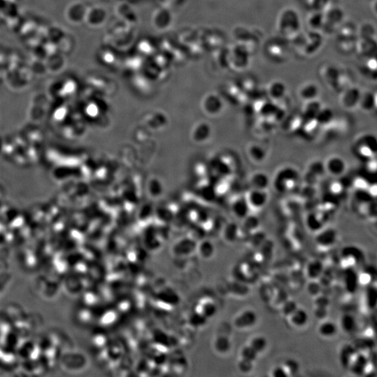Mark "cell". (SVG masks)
<instances>
[{"mask_svg": "<svg viewBox=\"0 0 377 377\" xmlns=\"http://www.w3.org/2000/svg\"><path fill=\"white\" fill-rule=\"evenodd\" d=\"M324 40V34L321 32L307 30L302 31L289 43L298 57L307 58L317 53L323 46Z\"/></svg>", "mask_w": 377, "mask_h": 377, "instance_id": "cell-1", "label": "cell"}, {"mask_svg": "<svg viewBox=\"0 0 377 377\" xmlns=\"http://www.w3.org/2000/svg\"><path fill=\"white\" fill-rule=\"evenodd\" d=\"M276 27L279 36L291 41L302 32L299 13L293 7L282 9L277 17Z\"/></svg>", "mask_w": 377, "mask_h": 377, "instance_id": "cell-2", "label": "cell"}, {"mask_svg": "<svg viewBox=\"0 0 377 377\" xmlns=\"http://www.w3.org/2000/svg\"><path fill=\"white\" fill-rule=\"evenodd\" d=\"M290 48L289 41L278 35L267 40L263 46V52L271 63L279 65L289 60Z\"/></svg>", "mask_w": 377, "mask_h": 377, "instance_id": "cell-3", "label": "cell"}, {"mask_svg": "<svg viewBox=\"0 0 377 377\" xmlns=\"http://www.w3.org/2000/svg\"><path fill=\"white\" fill-rule=\"evenodd\" d=\"M322 12L324 14L322 33L329 35L336 33L339 27L344 22L345 15L343 9L331 3Z\"/></svg>", "mask_w": 377, "mask_h": 377, "instance_id": "cell-4", "label": "cell"}, {"mask_svg": "<svg viewBox=\"0 0 377 377\" xmlns=\"http://www.w3.org/2000/svg\"><path fill=\"white\" fill-rule=\"evenodd\" d=\"M298 179L299 174L294 167L282 168L275 177V188L279 192H287L295 187Z\"/></svg>", "mask_w": 377, "mask_h": 377, "instance_id": "cell-5", "label": "cell"}, {"mask_svg": "<svg viewBox=\"0 0 377 377\" xmlns=\"http://www.w3.org/2000/svg\"><path fill=\"white\" fill-rule=\"evenodd\" d=\"M342 70L343 69L338 65L327 63L320 65L318 69V74L321 81L333 90Z\"/></svg>", "mask_w": 377, "mask_h": 377, "instance_id": "cell-6", "label": "cell"}, {"mask_svg": "<svg viewBox=\"0 0 377 377\" xmlns=\"http://www.w3.org/2000/svg\"><path fill=\"white\" fill-rule=\"evenodd\" d=\"M376 139L372 135H365L357 142L356 152L360 157L371 160L376 155Z\"/></svg>", "mask_w": 377, "mask_h": 377, "instance_id": "cell-7", "label": "cell"}, {"mask_svg": "<svg viewBox=\"0 0 377 377\" xmlns=\"http://www.w3.org/2000/svg\"><path fill=\"white\" fill-rule=\"evenodd\" d=\"M362 91L359 87L351 85L340 93V103L344 109L353 110L358 107Z\"/></svg>", "mask_w": 377, "mask_h": 377, "instance_id": "cell-8", "label": "cell"}, {"mask_svg": "<svg viewBox=\"0 0 377 377\" xmlns=\"http://www.w3.org/2000/svg\"><path fill=\"white\" fill-rule=\"evenodd\" d=\"M377 48V39L373 38L358 37L356 41V52L362 59L376 56Z\"/></svg>", "mask_w": 377, "mask_h": 377, "instance_id": "cell-9", "label": "cell"}, {"mask_svg": "<svg viewBox=\"0 0 377 377\" xmlns=\"http://www.w3.org/2000/svg\"><path fill=\"white\" fill-rule=\"evenodd\" d=\"M251 56L245 49L236 45L231 52L229 64L236 71H244L249 66Z\"/></svg>", "mask_w": 377, "mask_h": 377, "instance_id": "cell-10", "label": "cell"}, {"mask_svg": "<svg viewBox=\"0 0 377 377\" xmlns=\"http://www.w3.org/2000/svg\"><path fill=\"white\" fill-rule=\"evenodd\" d=\"M370 362L368 358V355L365 353L357 351L350 365H349V370L351 374L356 376H365L367 371H368Z\"/></svg>", "mask_w": 377, "mask_h": 377, "instance_id": "cell-11", "label": "cell"}, {"mask_svg": "<svg viewBox=\"0 0 377 377\" xmlns=\"http://www.w3.org/2000/svg\"><path fill=\"white\" fill-rule=\"evenodd\" d=\"M287 87L283 81L275 80L270 82L265 89V94L271 101L279 103L285 99L287 94Z\"/></svg>", "mask_w": 377, "mask_h": 377, "instance_id": "cell-12", "label": "cell"}, {"mask_svg": "<svg viewBox=\"0 0 377 377\" xmlns=\"http://www.w3.org/2000/svg\"><path fill=\"white\" fill-rule=\"evenodd\" d=\"M343 283L345 290L349 294H354L360 284V277L354 267L349 265L343 271Z\"/></svg>", "mask_w": 377, "mask_h": 377, "instance_id": "cell-13", "label": "cell"}, {"mask_svg": "<svg viewBox=\"0 0 377 377\" xmlns=\"http://www.w3.org/2000/svg\"><path fill=\"white\" fill-rule=\"evenodd\" d=\"M325 164L326 171L333 177H340L345 174L347 162L340 156L332 155L328 158Z\"/></svg>", "mask_w": 377, "mask_h": 377, "instance_id": "cell-14", "label": "cell"}, {"mask_svg": "<svg viewBox=\"0 0 377 377\" xmlns=\"http://www.w3.org/2000/svg\"><path fill=\"white\" fill-rule=\"evenodd\" d=\"M268 198L267 190L251 189L247 194L246 200L250 209H260L265 206L268 201Z\"/></svg>", "mask_w": 377, "mask_h": 377, "instance_id": "cell-15", "label": "cell"}, {"mask_svg": "<svg viewBox=\"0 0 377 377\" xmlns=\"http://www.w3.org/2000/svg\"><path fill=\"white\" fill-rule=\"evenodd\" d=\"M257 320V314L254 310L246 309L236 315L233 324L237 329L244 330L254 327Z\"/></svg>", "mask_w": 377, "mask_h": 377, "instance_id": "cell-16", "label": "cell"}, {"mask_svg": "<svg viewBox=\"0 0 377 377\" xmlns=\"http://www.w3.org/2000/svg\"><path fill=\"white\" fill-rule=\"evenodd\" d=\"M320 92V87L316 82L307 81L298 87V95L302 101L305 102L318 99Z\"/></svg>", "mask_w": 377, "mask_h": 377, "instance_id": "cell-17", "label": "cell"}, {"mask_svg": "<svg viewBox=\"0 0 377 377\" xmlns=\"http://www.w3.org/2000/svg\"><path fill=\"white\" fill-rule=\"evenodd\" d=\"M338 234L333 228L322 229L317 232L315 241L316 245L323 248H329L335 245L338 241Z\"/></svg>", "mask_w": 377, "mask_h": 377, "instance_id": "cell-18", "label": "cell"}, {"mask_svg": "<svg viewBox=\"0 0 377 377\" xmlns=\"http://www.w3.org/2000/svg\"><path fill=\"white\" fill-rule=\"evenodd\" d=\"M342 259L351 263H361L365 260L363 251L360 247L354 245H347L343 247L340 252Z\"/></svg>", "mask_w": 377, "mask_h": 377, "instance_id": "cell-19", "label": "cell"}, {"mask_svg": "<svg viewBox=\"0 0 377 377\" xmlns=\"http://www.w3.org/2000/svg\"><path fill=\"white\" fill-rule=\"evenodd\" d=\"M307 30L316 31L322 33L324 26V14L322 12L310 11L305 20Z\"/></svg>", "mask_w": 377, "mask_h": 377, "instance_id": "cell-20", "label": "cell"}, {"mask_svg": "<svg viewBox=\"0 0 377 377\" xmlns=\"http://www.w3.org/2000/svg\"><path fill=\"white\" fill-rule=\"evenodd\" d=\"M325 269V264L321 260H311L306 266L305 275L309 280H318Z\"/></svg>", "mask_w": 377, "mask_h": 377, "instance_id": "cell-21", "label": "cell"}, {"mask_svg": "<svg viewBox=\"0 0 377 377\" xmlns=\"http://www.w3.org/2000/svg\"><path fill=\"white\" fill-rule=\"evenodd\" d=\"M358 107L365 112H371L376 108V92L368 90L362 92Z\"/></svg>", "mask_w": 377, "mask_h": 377, "instance_id": "cell-22", "label": "cell"}, {"mask_svg": "<svg viewBox=\"0 0 377 377\" xmlns=\"http://www.w3.org/2000/svg\"><path fill=\"white\" fill-rule=\"evenodd\" d=\"M358 27L353 22H344L336 32V39H356Z\"/></svg>", "mask_w": 377, "mask_h": 377, "instance_id": "cell-23", "label": "cell"}, {"mask_svg": "<svg viewBox=\"0 0 377 377\" xmlns=\"http://www.w3.org/2000/svg\"><path fill=\"white\" fill-rule=\"evenodd\" d=\"M212 347L217 353L225 355L231 351L232 343L227 335H218L213 340Z\"/></svg>", "mask_w": 377, "mask_h": 377, "instance_id": "cell-24", "label": "cell"}, {"mask_svg": "<svg viewBox=\"0 0 377 377\" xmlns=\"http://www.w3.org/2000/svg\"><path fill=\"white\" fill-rule=\"evenodd\" d=\"M249 183L251 189H262L267 190L271 182L269 176L265 173L256 172L251 175Z\"/></svg>", "mask_w": 377, "mask_h": 377, "instance_id": "cell-25", "label": "cell"}, {"mask_svg": "<svg viewBox=\"0 0 377 377\" xmlns=\"http://www.w3.org/2000/svg\"><path fill=\"white\" fill-rule=\"evenodd\" d=\"M365 61L360 66V72L362 75L369 79L376 80V56L365 58Z\"/></svg>", "mask_w": 377, "mask_h": 377, "instance_id": "cell-26", "label": "cell"}, {"mask_svg": "<svg viewBox=\"0 0 377 377\" xmlns=\"http://www.w3.org/2000/svg\"><path fill=\"white\" fill-rule=\"evenodd\" d=\"M322 105L318 99L305 101L302 110V116L307 120H314Z\"/></svg>", "mask_w": 377, "mask_h": 377, "instance_id": "cell-27", "label": "cell"}, {"mask_svg": "<svg viewBox=\"0 0 377 377\" xmlns=\"http://www.w3.org/2000/svg\"><path fill=\"white\" fill-rule=\"evenodd\" d=\"M356 348L353 344H344L340 352V361L342 367L349 368L351 360L357 352Z\"/></svg>", "mask_w": 377, "mask_h": 377, "instance_id": "cell-28", "label": "cell"}, {"mask_svg": "<svg viewBox=\"0 0 377 377\" xmlns=\"http://www.w3.org/2000/svg\"><path fill=\"white\" fill-rule=\"evenodd\" d=\"M291 324L293 327L302 328L305 327L309 321V314L306 309L298 307L291 316H289Z\"/></svg>", "mask_w": 377, "mask_h": 377, "instance_id": "cell-29", "label": "cell"}, {"mask_svg": "<svg viewBox=\"0 0 377 377\" xmlns=\"http://www.w3.org/2000/svg\"><path fill=\"white\" fill-rule=\"evenodd\" d=\"M340 327L344 333L351 334L358 329V320L350 313H345L340 318Z\"/></svg>", "mask_w": 377, "mask_h": 377, "instance_id": "cell-30", "label": "cell"}, {"mask_svg": "<svg viewBox=\"0 0 377 377\" xmlns=\"http://www.w3.org/2000/svg\"><path fill=\"white\" fill-rule=\"evenodd\" d=\"M335 114L332 109L328 106L322 105L321 109L318 111V114L316 115L315 120L318 125L325 127L330 125L334 120Z\"/></svg>", "mask_w": 377, "mask_h": 377, "instance_id": "cell-31", "label": "cell"}, {"mask_svg": "<svg viewBox=\"0 0 377 377\" xmlns=\"http://www.w3.org/2000/svg\"><path fill=\"white\" fill-rule=\"evenodd\" d=\"M248 156L255 163H261L266 158V151L258 144H251L248 147Z\"/></svg>", "mask_w": 377, "mask_h": 377, "instance_id": "cell-32", "label": "cell"}, {"mask_svg": "<svg viewBox=\"0 0 377 377\" xmlns=\"http://www.w3.org/2000/svg\"><path fill=\"white\" fill-rule=\"evenodd\" d=\"M306 226L311 232L317 233L324 229V222L323 219L320 218L316 213H309L306 218Z\"/></svg>", "mask_w": 377, "mask_h": 377, "instance_id": "cell-33", "label": "cell"}, {"mask_svg": "<svg viewBox=\"0 0 377 377\" xmlns=\"http://www.w3.org/2000/svg\"><path fill=\"white\" fill-rule=\"evenodd\" d=\"M338 326L332 320H324L318 329L320 336L326 338H333L338 333Z\"/></svg>", "mask_w": 377, "mask_h": 377, "instance_id": "cell-34", "label": "cell"}, {"mask_svg": "<svg viewBox=\"0 0 377 377\" xmlns=\"http://www.w3.org/2000/svg\"><path fill=\"white\" fill-rule=\"evenodd\" d=\"M356 39H336L337 48L344 55H350L355 52L356 49Z\"/></svg>", "mask_w": 377, "mask_h": 377, "instance_id": "cell-35", "label": "cell"}, {"mask_svg": "<svg viewBox=\"0 0 377 377\" xmlns=\"http://www.w3.org/2000/svg\"><path fill=\"white\" fill-rule=\"evenodd\" d=\"M365 304L367 308L373 310L376 308L377 304V289L376 286L369 284L365 289Z\"/></svg>", "mask_w": 377, "mask_h": 377, "instance_id": "cell-36", "label": "cell"}, {"mask_svg": "<svg viewBox=\"0 0 377 377\" xmlns=\"http://www.w3.org/2000/svg\"><path fill=\"white\" fill-rule=\"evenodd\" d=\"M358 37L373 38L376 39V29L374 25L370 23H362L359 27H358Z\"/></svg>", "mask_w": 377, "mask_h": 377, "instance_id": "cell-37", "label": "cell"}, {"mask_svg": "<svg viewBox=\"0 0 377 377\" xmlns=\"http://www.w3.org/2000/svg\"><path fill=\"white\" fill-rule=\"evenodd\" d=\"M249 345L251 348H253L258 354H260V353H263L266 350L267 341L265 337L258 335V336H255L251 339L250 342H249Z\"/></svg>", "mask_w": 377, "mask_h": 377, "instance_id": "cell-38", "label": "cell"}, {"mask_svg": "<svg viewBox=\"0 0 377 377\" xmlns=\"http://www.w3.org/2000/svg\"><path fill=\"white\" fill-rule=\"evenodd\" d=\"M332 0H304V3L309 11H318L323 12Z\"/></svg>", "mask_w": 377, "mask_h": 377, "instance_id": "cell-39", "label": "cell"}, {"mask_svg": "<svg viewBox=\"0 0 377 377\" xmlns=\"http://www.w3.org/2000/svg\"><path fill=\"white\" fill-rule=\"evenodd\" d=\"M311 174H314L316 177H320L323 176L326 171L325 164L324 162L318 161V160H314L309 164L308 166V170Z\"/></svg>", "mask_w": 377, "mask_h": 377, "instance_id": "cell-40", "label": "cell"}, {"mask_svg": "<svg viewBox=\"0 0 377 377\" xmlns=\"http://www.w3.org/2000/svg\"><path fill=\"white\" fill-rule=\"evenodd\" d=\"M258 355L259 354L249 344L242 348L241 351H240V358L253 362L257 360Z\"/></svg>", "mask_w": 377, "mask_h": 377, "instance_id": "cell-41", "label": "cell"}, {"mask_svg": "<svg viewBox=\"0 0 377 377\" xmlns=\"http://www.w3.org/2000/svg\"><path fill=\"white\" fill-rule=\"evenodd\" d=\"M259 220L255 216H247L245 218V223H244V228L245 230L250 235L256 231L259 226Z\"/></svg>", "mask_w": 377, "mask_h": 377, "instance_id": "cell-42", "label": "cell"}, {"mask_svg": "<svg viewBox=\"0 0 377 377\" xmlns=\"http://www.w3.org/2000/svg\"><path fill=\"white\" fill-rule=\"evenodd\" d=\"M299 306L298 305L296 301L294 300L287 299L282 303V314L287 317H289L295 311L298 309Z\"/></svg>", "mask_w": 377, "mask_h": 377, "instance_id": "cell-43", "label": "cell"}, {"mask_svg": "<svg viewBox=\"0 0 377 377\" xmlns=\"http://www.w3.org/2000/svg\"><path fill=\"white\" fill-rule=\"evenodd\" d=\"M324 287L318 280H310L307 284V291L309 296L316 297L322 293Z\"/></svg>", "mask_w": 377, "mask_h": 377, "instance_id": "cell-44", "label": "cell"}, {"mask_svg": "<svg viewBox=\"0 0 377 377\" xmlns=\"http://www.w3.org/2000/svg\"><path fill=\"white\" fill-rule=\"evenodd\" d=\"M356 350L358 351L360 349H367L372 350L373 347H374V342L372 341V339L367 338H362L358 339L354 344H353Z\"/></svg>", "mask_w": 377, "mask_h": 377, "instance_id": "cell-45", "label": "cell"}, {"mask_svg": "<svg viewBox=\"0 0 377 377\" xmlns=\"http://www.w3.org/2000/svg\"><path fill=\"white\" fill-rule=\"evenodd\" d=\"M243 81V90L248 92L249 94L256 92V88H257V83L254 78L247 77Z\"/></svg>", "mask_w": 377, "mask_h": 377, "instance_id": "cell-46", "label": "cell"}, {"mask_svg": "<svg viewBox=\"0 0 377 377\" xmlns=\"http://www.w3.org/2000/svg\"><path fill=\"white\" fill-rule=\"evenodd\" d=\"M315 307H327L329 308L331 300L327 295L320 293L318 296L315 297L314 300Z\"/></svg>", "mask_w": 377, "mask_h": 377, "instance_id": "cell-47", "label": "cell"}, {"mask_svg": "<svg viewBox=\"0 0 377 377\" xmlns=\"http://www.w3.org/2000/svg\"><path fill=\"white\" fill-rule=\"evenodd\" d=\"M198 252L201 257L203 258H210L213 256L214 252V247L212 244H205L204 245V249H198Z\"/></svg>", "mask_w": 377, "mask_h": 377, "instance_id": "cell-48", "label": "cell"}, {"mask_svg": "<svg viewBox=\"0 0 377 377\" xmlns=\"http://www.w3.org/2000/svg\"><path fill=\"white\" fill-rule=\"evenodd\" d=\"M254 362L244 360L243 358L238 362V369L243 373H249L254 368Z\"/></svg>", "mask_w": 377, "mask_h": 377, "instance_id": "cell-49", "label": "cell"}, {"mask_svg": "<svg viewBox=\"0 0 377 377\" xmlns=\"http://www.w3.org/2000/svg\"><path fill=\"white\" fill-rule=\"evenodd\" d=\"M271 376L273 377H287L290 376L289 371L285 366H276L271 372Z\"/></svg>", "mask_w": 377, "mask_h": 377, "instance_id": "cell-50", "label": "cell"}, {"mask_svg": "<svg viewBox=\"0 0 377 377\" xmlns=\"http://www.w3.org/2000/svg\"><path fill=\"white\" fill-rule=\"evenodd\" d=\"M314 316L319 320H325L329 314V308L327 307H316L314 311Z\"/></svg>", "mask_w": 377, "mask_h": 377, "instance_id": "cell-51", "label": "cell"}, {"mask_svg": "<svg viewBox=\"0 0 377 377\" xmlns=\"http://www.w3.org/2000/svg\"><path fill=\"white\" fill-rule=\"evenodd\" d=\"M229 232L226 234V239L229 242H234L237 239L238 237V230L236 225L230 226V230Z\"/></svg>", "mask_w": 377, "mask_h": 377, "instance_id": "cell-52", "label": "cell"}]
</instances>
